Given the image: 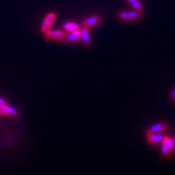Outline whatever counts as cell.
I'll list each match as a JSON object with an SVG mask.
<instances>
[{
	"mask_svg": "<svg viewBox=\"0 0 175 175\" xmlns=\"http://www.w3.org/2000/svg\"><path fill=\"white\" fill-rule=\"evenodd\" d=\"M0 115L15 117L18 115V110L15 107L10 106L5 103L0 105Z\"/></svg>",
	"mask_w": 175,
	"mask_h": 175,
	"instance_id": "cell-2",
	"label": "cell"
},
{
	"mask_svg": "<svg viewBox=\"0 0 175 175\" xmlns=\"http://www.w3.org/2000/svg\"><path fill=\"white\" fill-rule=\"evenodd\" d=\"M174 141H175V136H174Z\"/></svg>",
	"mask_w": 175,
	"mask_h": 175,
	"instance_id": "cell-19",
	"label": "cell"
},
{
	"mask_svg": "<svg viewBox=\"0 0 175 175\" xmlns=\"http://www.w3.org/2000/svg\"><path fill=\"white\" fill-rule=\"evenodd\" d=\"M80 37H81V33H80V28L79 30L74 31V32H72V33H70V34L67 36L65 41H67V43L68 44H74L80 40Z\"/></svg>",
	"mask_w": 175,
	"mask_h": 175,
	"instance_id": "cell-7",
	"label": "cell"
},
{
	"mask_svg": "<svg viewBox=\"0 0 175 175\" xmlns=\"http://www.w3.org/2000/svg\"><path fill=\"white\" fill-rule=\"evenodd\" d=\"M169 148L170 150L171 154H174L175 152V141L174 139L169 137Z\"/></svg>",
	"mask_w": 175,
	"mask_h": 175,
	"instance_id": "cell-14",
	"label": "cell"
},
{
	"mask_svg": "<svg viewBox=\"0 0 175 175\" xmlns=\"http://www.w3.org/2000/svg\"><path fill=\"white\" fill-rule=\"evenodd\" d=\"M118 17L120 20H124V21H129L128 12H120L118 14Z\"/></svg>",
	"mask_w": 175,
	"mask_h": 175,
	"instance_id": "cell-13",
	"label": "cell"
},
{
	"mask_svg": "<svg viewBox=\"0 0 175 175\" xmlns=\"http://www.w3.org/2000/svg\"><path fill=\"white\" fill-rule=\"evenodd\" d=\"M169 129V126L168 124L164 123H160L152 125L149 129L147 130V132H151V133H162V132L167 131Z\"/></svg>",
	"mask_w": 175,
	"mask_h": 175,
	"instance_id": "cell-5",
	"label": "cell"
},
{
	"mask_svg": "<svg viewBox=\"0 0 175 175\" xmlns=\"http://www.w3.org/2000/svg\"><path fill=\"white\" fill-rule=\"evenodd\" d=\"M7 103V101L3 97H0V105L3 104H5Z\"/></svg>",
	"mask_w": 175,
	"mask_h": 175,
	"instance_id": "cell-16",
	"label": "cell"
},
{
	"mask_svg": "<svg viewBox=\"0 0 175 175\" xmlns=\"http://www.w3.org/2000/svg\"><path fill=\"white\" fill-rule=\"evenodd\" d=\"M131 5H132V7H133L135 11H138V12H139L143 13V12H144V7H143L142 3H140L139 0H137L135 3H132Z\"/></svg>",
	"mask_w": 175,
	"mask_h": 175,
	"instance_id": "cell-12",
	"label": "cell"
},
{
	"mask_svg": "<svg viewBox=\"0 0 175 175\" xmlns=\"http://www.w3.org/2000/svg\"><path fill=\"white\" fill-rule=\"evenodd\" d=\"M102 22V17L100 15H92L91 17L85 19L83 21V26H85L87 28H91L94 26H97L101 24Z\"/></svg>",
	"mask_w": 175,
	"mask_h": 175,
	"instance_id": "cell-3",
	"label": "cell"
},
{
	"mask_svg": "<svg viewBox=\"0 0 175 175\" xmlns=\"http://www.w3.org/2000/svg\"><path fill=\"white\" fill-rule=\"evenodd\" d=\"M68 36L67 32L62 30H54L52 39L56 41H63Z\"/></svg>",
	"mask_w": 175,
	"mask_h": 175,
	"instance_id": "cell-10",
	"label": "cell"
},
{
	"mask_svg": "<svg viewBox=\"0 0 175 175\" xmlns=\"http://www.w3.org/2000/svg\"><path fill=\"white\" fill-rule=\"evenodd\" d=\"M171 97L174 101H175V89L172 92V94H171Z\"/></svg>",
	"mask_w": 175,
	"mask_h": 175,
	"instance_id": "cell-17",
	"label": "cell"
},
{
	"mask_svg": "<svg viewBox=\"0 0 175 175\" xmlns=\"http://www.w3.org/2000/svg\"><path fill=\"white\" fill-rule=\"evenodd\" d=\"M147 139L148 144L156 145L161 144L164 136L161 135V133H151L147 131Z\"/></svg>",
	"mask_w": 175,
	"mask_h": 175,
	"instance_id": "cell-4",
	"label": "cell"
},
{
	"mask_svg": "<svg viewBox=\"0 0 175 175\" xmlns=\"http://www.w3.org/2000/svg\"><path fill=\"white\" fill-rule=\"evenodd\" d=\"M141 12H139L138 11H131L128 12V15H129V21L132 20H137L141 18Z\"/></svg>",
	"mask_w": 175,
	"mask_h": 175,
	"instance_id": "cell-11",
	"label": "cell"
},
{
	"mask_svg": "<svg viewBox=\"0 0 175 175\" xmlns=\"http://www.w3.org/2000/svg\"><path fill=\"white\" fill-rule=\"evenodd\" d=\"M62 27L64 31H66L67 33H72L74 31L79 30L80 28L79 25L73 22H67L62 25Z\"/></svg>",
	"mask_w": 175,
	"mask_h": 175,
	"instance_id": "cell-9",
	"label": "cell"
},
{
	"mask_svg": "<svg viewBox=\"0 0 175 175\" xmlns=\"http://www.w3.org/2000/svg\"><path fill=\"white\" fill-rule=\"evenodd\" d=\"M0 116H1V115H0Z\"/></svg>",
	"mask_w": 175,
	"mask_h": 175,
	"instance_id": "cell-20",
	"label": "cell"
},
{
	"mask_svg": "<svg viewBox=\"0 0 175 175\" xmlns=\"http://www.w3.org/2000/svg\"><path fill=\"white\" fill-rule=\"evenodd\" d=\"M89 29L90 28H87L85 26H83L80 28V33L81 37L80 39H82L84 44L86 46H90L91 45V38H90V34H89Z\"/></svg>",
	"mask_w": 175,
	"mask_h": 175,
	"instance_id": "cell-6",
	"label": "cell"
},
{
	"mask_svg": "<svg viewBox=\"0 0 175 175\" xmlns=\"http://www.w3.org/2000/svg\"><path fill=\"white\" fill-rule=\"evenodd\" d=\"M53 33H54V30H51V29H49V30H47L46 32H45L44 33L46 35V41H49L50 39H52L53 37Z\"/></svg>",
	"mask_w": 175,
	"mask_h": 175,
	"instance_id": "cell-15",
	"label": "cell"
},
{
	"mask_svg": "<svg viewBox=\"0 0 175 175\" xmlns=\"http://www.w3.org/2000/svg\"><path fill=\"white\" fill-rule=\"evenodd\" d=\"M161 155L164 158H166L171 155L169 148V137L167 136H164V139L161 142Z\"/></svg>",
	"mask_w": 175,
	"mask_h": 175,
	"instance_id": "cell-8",
	"label": "cell"
},
{
	"mask_svg": "<svg viewBox=\"0 0 175 175\" xmlns=\"http://www.w3.org/2000/svg\"><path fill=\"white\" fill-rule=\"evenodd\" d=\"M56 15L54 12H49L47 14L46 16L44 18L42 24H41V30L42 33H45L47 30H49L51 28L53 23L55 20Z\"/></svg>",
	"mask_w": 175,
	"mask_h": 175,
	"instance_id": "cell-1",
	"label": "cell"
},
{
	"mask_svg": "<svg viewBox=\"0 0 175 175\" xmlns=\"http://www.w3.org/2000/svg\"><path fill=\"white\" fill-rule=\"evenodd\" d=\"M126 1H127V3H130V4H132V3H135L137 0H126Z\"/></svg>",
	"mask_w": 175,
	"mask_h": 175,
	"instance_id": "cell-18",
	"label": "cell"
}]
</instances>
